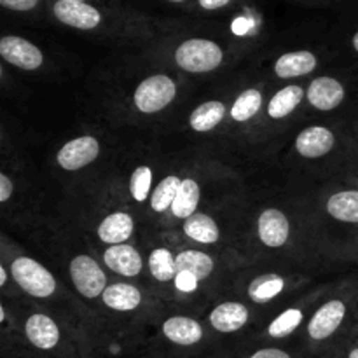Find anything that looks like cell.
<instances>
[{
    "instance_id": "obj_1",
    "label": "cell",
    "mask_w": 358,
    "mask_h": 358,
    "mask_svg": "<svg viewBox=\"0 0 358 358\" xmlns=\"http://www.w3.org/2000/svg\"><path fill=\"white\" fill-rule=\"evenodd\" d=\"M178 69L191 73H206L219 69L224 62V49L219 42L206 37H191L182 41L173 51Z\"/></svg>"
},
{
    "instance_id": "obj_2",
    "label": "cell",
    "mask_w": 358,
    "mask_h": 358,
    "mask_svg": "<svg viewBox=\"0 0 358 358\" xmlns=\"http://www.w3.org/2000/svg\"><path fill=\"white\" fill-rule=\"evenodd\" d=\"M13 278L21 289L34 297H49L55 294L56 282L51 273L30 257H17L10 264Z\"/></svg>"
},
{
    "instance_id": "obj_3",
    "label": "cell",
    "mask_w": 358,
    "mask_h": 358,
    "mask_svg": "<svg viewBox=\"0 0 358 358\" xmlns=\"http://www.w3.org/2000/svg\"><path fill=\"white\" fill-rule=\"evenodd\" d=\"M175 94H177V86L173 80L168 76L157 73V76L147 77L138 84L133 101L140 112L154 114V112H159L168 107L173 101Z\"/></svg>"
},
{
    "instance_id": "obj_4",
    "label": "cell",
    "mask_w": 358,
    "mask_h": 358,
    "mask_svg": "<svg viewBox=\"0 0 358 358\" xmlns=\"http://www.w3.org/2000/svg\"><path fill=\"white\" fill-rule=\"evenodd\" d=\"M70 278L77 292L87 299L103 296L107 289V276L96 261L90 255H77L70 262Z\"/></svg>"
},
{
    "instance_id": "obj_5",
    "label": "cell",
    "mask_w": 358,
    "mask_h": 358,
    "mask_svg": "<svg viewBox=\"0 0 358 358\" xmlns=\"http://www.w3.org/2000/svg\"><path fill=\"white\" fill-rule=\"evenodd\" d=\"M0 56L23 70H37L44 63L42 49L21 35H3L0 38Z\"/></svg>"
},
{
    "instance_id": "obj_6",
    "label": "cell",
    "mask_w": 358,
    "mask_h": 358,
    "mask_svg": "<svg viewBox=\"0 0 358 358\" xmlns=\"http://www.w3.org/2000/svg\"><path fill=\"white\" fill-rule=\"evenodd\" d=\"M24 338L38 352H55L62 345V332L48 315H30L24 322Z\"/></svg>"
},
{
    "instance_id": "obj_7",
    "label": "cell",
    "mask_w": 358,
    "mask_h": 358,
    "mask_svg": "<svg viewBox=\"0 0 358 358\" xmlns=\"http://www.w3.org/2000/svg\"><path fill=\"white\" fill-rule=\"evenodd\" d=\"M346 306L343 301L334 299L325 303L308 324V338L315 343H322L334 336L345 320Z\"/></svg>"
},
{
    "instance_id": "obj_8",
    "label": "cell",
    "mask_w": 358,
    "mask_h": 358,
    "mask_svg": "<svg viewBox=\"0 0 358 358\" xmlns=\"http://www.w3.org/2000/svg\"><path fill=\"white\" fill-rule=\"evenodd\" d=\"M100 154V143L93 136H79V138L70 140L69 143L59 149L56 161L63 170H80L93 163Z\"/></svg>"
},
{
    "instance_id": "obj_9",
    "label": "cell",
    "mask_w": 358,
    "mask_h": 358,
    "mask_svg": "<svg viewBox=\"0 0 358 358\" xmlns=\"http://www.w3.org/2000/svg\"><path fill=\"white\" fill-rule=\"evenodd\" d=\"M257 233L266 247L280 248L289 241L290 222L283 212L276 208H268L259 217Z\"/></svg>"
},
{
    "instance_id": "obj_10",
    "label": "cell",
    "mask_w": 358,
    "mask_h": 358,
    "mask_svg": "<svg viewBox=\"0 0 358 358\" xmlns=\"http://www.w3.org/2000/svg\"><path fill=\"white\" fill-rule=\"evenodd\" d=\"M163 336L171 345L182 348H192L203 341V327L196 320L189 317H171L164 320Z\"/></svg>"
},
{
    "instance_id": "obj_11",
    "label": "cell",
    "mask_w": 358,
    "mask_h": 358,
    "mask_svg": "<svg viewBox=\"0 0 358 358\" xmlns=\"http://www.w3.org/2000/svg\"><path fill=\"white\" fill-rule=\"evenodd\" d=\"M345 100V87L334 77H318L308 87V101L318 110H334Z\"/></svg>"
},
{
    "instance_id": "obj_12",
    "label": "cell",
    "mask_w": 358,
    "mask_h": 358,
    "mask_svg": "<svg viewBox=\"0 0 358 358\" xmlns=\"http://www.w3.org/2000/svg\"><path fill=\"white\" fill-rule=\"evenodd\" d=\"M103 262L108 269L115 271L117 275L128 276V278L140 275L143 268L140 252L135 247L126 243L108 247L103 254Z\"/></svg>"
},
{
    "instance_id": "obj_13",
    "label": "cell",
    "mask_w": 358,
    "mask_h": 358,
    "mask_svg": "<svg viewBox=\"0 0 358 358\" xmlns=\"http://www.w3.org/2000/svg\"><path fill=\"white\" fill-rule=\"evenodd\" d=\"M250 313L241 303H222L210 313V325L220 334H233L247 325Z\"/></svg>"
},
{
    "instance_id": "obj_14",
    "label": "cell",
    "mask_w": 358,
    "mask_h": 358,
    "mask_svg": "<svg viewBox=\"0 0 358 358\" xmlns=\"http://www.w3.org/2000/svg\"><path fill=\"white\" fill-rule=\"evenodd\" d=\"M334 143L336 136L331 129L324 126H311L299 133L296 149L303 157H322L331 152Z\"/></svg>"
},
{
    "instance_id": "obj_15",
    "label": "cell",
    "mask_w": 358,
    "mask_h": 358,
    "mask_svg": "<svg viewBox=\"0 0 358 358\" xmlns=\"http://www.w3.org/2000/svg\"><path fill=\"white\" fill-rule=\"evenodd\" d=\"M318 65V58L310 49L283 52L275 63V73L280 79H292L311 73Z\"/></svg>"
},
{
    "instance_id": "obj_16",
    "label": "cell",
    "mask_w": 358,
    "mask_h": 358,
    "mask_svg": "<svg viewBox=\"0 0 358 358\" xmlns=\"http://www.w3.org/2000/svg\"><path fill=\"white\" fill-rule=\"evenodd\" d=\"M133 227H135V224H133L129 213L114 212L105 217L100 226H98V238L103 243L110 245V247L112 245H122L133 234Z\"/></svg>"
},
{
    "instance_id": "obj_17",
    "label": "cell",
    "mask_w": 358,
    "mask_h": 358,
    "mask_svg": "<svg viewBox=\"0 0 358 358\" xmlns=\"http://www.w3.org/2000/svg\"><path fill=\"white\" fill-rule=\"evenodd\" d=\"M103 304L110 310L115 311H131L140 306L142 303V294L136 287L129 285V283H114L105 289Z\"/></svg>"
},
{
    "instance_id": "obj_18",
    "label": "cell",
    "mask_w": 358,
    "mask_h": 358,
    "mask_svg": "<svg viewBox=\"0 0 358 358\" xmlns=\"http://www.w3.org/2000/svg\"><path fill=\"white\" fill-rule=\"evenodd\" d=\"M184 233L187 234L191 240L198 241L203 245L217 243L220 238L219 226L212 217L205 215V213H194L184 222Z\"/></svg>"
},
{
    "instance_id": "obj_19",
    "label": "cell",
    "mask_w": 358,
    "mask_h": 358,
    "mask_svg": "<svg viewBox=\"0 0 358 358\" xmlns=\"http://www.w3.org/2000/svg\"><path fill=\"white\" fill-rule=\"evenodd\" d=\"M226 110L227 108L222 101H205V103H201L199 107H196L194 110H192L189 124H191V128L194 129V131H210V129L215 128L217 124H220V121H222L224 115H226Z\"/></svg>"
},
{
    "instance_id": "obj_20",
    "label": "cell",
    "mask_w": 358,
    "mask_h": 358,
    "mask_svg": "<svg viewBox=\"0 0 358 358\" xmlns=\"http://www.w3.org/2000/svg\"><path fill=\"white\" fill-rule=\"evenodd\" d=\"M329 215L336 220L358 224V191L336 192L327 201Z\"/></svg>"
},
{
    "instance_id": "obj_21",
    "label": "cell",
    "mask_w": 358,
    "mask_h": 358,
    "mask_svg": "<svg viewBox=\"0 0 358 358\" xmlns=\"http://www.w3.org/2000/svg\"><path fill=\"white\" fill-rule=\"evenodd\" d=\"M304 98V90L301 86H287L280 90L271 98L268 105V114L273 119H283L292 114Z\"/></svg>"
},
{
    "instance_id": "obj_22",
    "label": "cell",
    "mask_w": 358,
    "mask_h": 358,
    "mask_svg": "<svg viewBox=\"0 0 358 358\" xmlns=\"http://www.w3.org/2000/svg\"><path fill=\"white\" fill-rule=\"evenodd\" d=\"M199 203V185L194 178H184L180 189H178L175 201L171 205V212L177 219H189L194 215Z\"/></svg>"
},
{
    "instance_id": "obj_23",
    "label": "cell",
    "mask_w": 358,
    "mask_h": 358,
    "mask_svg": "<svg viewBox=\"0 0 358 358\" xmlns=\"http://www.w3.org/2000/svg\"><path fill=\"white\" fill-rule=\"evenodd\" d=\"M178 271H189L201 282L206 280L213 271V259L198 250H184L175 257Z\"/></svg>"
},
{
    "instance_id": "obj_24",
    "label": "cell",
    "mask_w": 358,
    "mask_h": 358,
    "mask_svg": "<svg viewBox=\"0 0 358 358\" xmlns=\"http://www.w3.org/2000/svg\"><path fill=\"white\" fill-rule=\"evenodd\" d=\"M283 287H285V282L280 275L257 276L248 287V297L257 304L269 303L283 292Z\"/></svg>"
},
{
    "instance_id": "obj_25",
    "label": "cell",
    "mask_w": 358,
    "mask_h": 358,
    "mask_svg": "<svg viewBox=\"0 0 358 358\" xmlns=\"http://www.w3.org/2000/svg\"><path fill=\"white\" fill-rule=\"evenodd\" d=\"M262 105V94L259 90H247L234 100L233 107H231V117L238 122L250 121Z\"/></svg>"
},
{
    "instance_id": "obj_26",
    "label": "cell",
    "mask_w": 358,
    "mask_h": 358,
    "mask_svg": "<svg viewBox=\"0 0 358 358\" xmlns=\"http://www.w3.org/2000/svg\"><path fill=\"white\" fill-rule=\"evenodd\" d=\"M180 185L182 180L178 177H175V175L161 180L159 184H157V187L154 189L152 196H150V208H152L154 212H164V210L171 208Z\"/></svg>"
},
{
    "instance_id": "obj_27",
    "label": "cell",
    "mask_w": 358,
    "mask_h": 358,
    "mask_svg": "<svg viewBox=\"0 0 358 358\" xmlns=\"http://www.w3.org/2000/svg\"><path fill=\"white\" fill-rule=\"evenodd\" d=\"M149 269L152 276L159 282H170L177 276L175 257L168 248H156L149 257Z\"/></svg>"
},
{
    "instance_id": "obj_28",
    "label": "cell",
    "mask_w": 358,
    "mask_h": 358,
    "mask_svg": "<svg viewBox=\"0 0 358 358\" xmlns=\"http://www.w3.org/2000/svg\"><path fill=\"white\" fill-rule=\"evenodd\" d=\"M303 318H304L303 311L296 310V308H290V310L280 313L278 317H276L275 320L268 325V331H266V334L273 339L287 338V336L294 334V331L299 327L301 322H303Z\"/></svg>"
},
{
    "instance_id": "obj_29",
    "label": "cell",
    "mask_w": 358,
    "mask_h": 358,
    "mask_svg": "<svg viewBox=\"0 0 358 358\" xmlns=\"http://www.w3.org/2000/svg\"><path fill=\"white\" fill-rule=\"evenodd\" d=\"M150 184H152V170L149 166H138L133 171L129 178V192L136 203L145 201L150 192Z\"/></svg>"
},
{
    "instance_id": "obj_30",
    "label": "cell",
    "mask_w": 358,
    "mask_h": 358,
    "mask_svg": "<svg viewBox=\"0 0 358 358\" xmlns=\"http://www.w3.org/2000/svg\"><path fill=\"white\" fill-rule=\"evenodd\" d=\"M51 0H0V6L6 10L17 14H34L41 10Z\"/></svg>"
},
{
    "instance_id": "obj_31",
    "label": "cell",
    "mask_w": 358,
    "mask_h": 358,
    "mask_svg": "<svg viewBox=\"0 0 358 358\" xmlns=\"http://www.w3.org/2000/svg\"><path fill=\"white\" fill-rule=\"evenodd\" d=\"M173 282H175V287H177L178 290H182V292H194V290L198 289L199 280L196 278L192 273L178 271Z\"/></svg>"
},
{
    "instance_id": "obj_32",
    "label": "cell",
    "mask_w": 358,
    "mask_h": 358,
    "mask_svg": "<svg viewBox=\"0 0 358 358\" xmlns=\"http://www.w3.org/2000/svg\"><path fill=\"white\" fill-rule=\"evenodd\" d=\"M13 182H10V178L7 177L6 173L0 175V201L6 203L9 201L10 194H13Z\"/></svg>"
},
{
    "instance_id": "obj_33",
    "label": "cell",
    "mask_w": 358,
    "mask_h": 358,
    "mask_svg": "<svg viewBox=\"0 0 358 358\" xmlns=\"http://www.w3.org/2000/svg\"><path fill=\"white\" fill-rule=\"evenodd\" d=\"M52 2H80V3H94V6H114L126 2V0H52Z\"/></svg>"
},
{
    "instance_id": "obj_34",
    "label": "cell",
    "mask_w": 358,
    "mask_h": 358,
    "mask_svg": "<svg viewBox=\"0 0 358 358\" xmlns=\"http://www.w3.org/2000/svg\"><path fill=\"white\" fill-rule=\"evenodd\" d=\"M157 2L168 3V6H180V7H187V6H191L192 0H157Z\"/></svg>"
},
{
    "instance_id": "obj_35",
    "label": "cell",
    "mask_w": 358,
    "mask_h": 358,
    "mask_svg": "<svg viewBox=\"0 0 358 358\" xmlns=\"http://www.w3.org/2000/svg\"><path fill=\"white\" fill-rule=\"evenodd\" d=\"M294 2H304V3H329L334 0H294Z\"/></svg>"
},
{
    "instance_id": "obj_36",
    "label": "cell",
    "mask_w": 358,
    "mask_h": 358,
    "mask_svg": "<svg viewBox=\"0 0 358 358\" xmlns=\"http://www.w3.org/2000/svg\"><path fill=\"white\" fill-rule=\"evenodd\" d=\"M6 280H7V273L3 269V266H0V285H6Z\"/></svg>"
},
{
    "instance_id": "obj_37",
    "label": "cell",
    "mask_w": 358,
    "mask_h": 358,
    "mask_svg": "<svg viewBox=\"0 0 358 358\" xmlns=\"http://www.w3.org/2000/svg\"><path fill=\"white\" fill-rule=\"evenodd\" d=\"M352 45H353V49L358 52V28L355 30V34L352 35Z\"/></svg>"
},
{
    "instance_id": "obj_38",
    "label": "cell",
    "mask_w": 358,
    "mask_h": 358,
    "mask_svg": "<svg viewBox=\"0 0 358 358\" xmlns=\"http://www.w3.org/2000/svg\"><path fill=\"white\" fill-rule=\"evenodd\" d=\"M346 358H358V346H357V348L350 350L348 355H346Z\"/></svg>"
},
{
    "instance_id": "obj_39",
    "label": "cell",
    "mask_w": 358,
    "mask_h": 358,
    "mask_svg": "<svg viewBox=\"0 0 358 358\" xmlns=\"http://www.w3.org/2000/svg\"><path fill=\"white\" fill-rule=\"evenodd\" d=\"M0 322H6V308L0 304Z\"/></svg>"
}]
</instances>
